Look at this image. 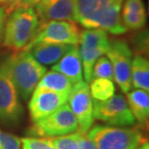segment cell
I'll return each mask as SVG.
<instances>
[{
  "instance_id": "1",
  "label": "cell",
  "mask_w": 149,
  "mask_h": 149,
  "mask_svg": "<svg viewBox=\"0 0 149 149\" xmlns=\"http://www.w3.org/2000/svg\"><path fill=\"white\" fill-rule=\"evenodd\" d=\"M125 0H77L74 22L86 28H100L114 35L127 32L121 19Z\"/></svg>"
},
{
  "instance_id": "2",
  "label": "cell",
  "mask_w": 149,
  "mask_h": 149,
  "mask_svg": "<svg viewBox=\"0 0 149 149\" xmlns=\"http://www.w3.org/2000/svg\"><path fill=\"white\" fill-rule=\"evenodd\" d=\"M39 20L32 6H22L7 17L3 37V47L20 52L34 38Z\"/></svg>"
},
{
  "instance_id": "3",
  "label": "cell",
  "mask_w": 149,
  "mask_h": 149,
  "mask_svg": "<svg viewBox=\"0 0 149 149\" xmlns=\"http://www.w3.org/2000/svg\"><path fill=\"white\" fill-rule=\"evenodd\" d=\"M11 77L19 97L27 101L38 82L47 73V68L40 64L28 50H20L9 56Z\"/></svg>"
},
{
  "instance_id": "4",
  "label": "cell",
  "mask_w": 149,
  "mask_h": 149,
  "mask_svg": "<svg viewBox=\"0 0 149 149\" xmlns=\"http://www.w3.org/2000/svg\"><path fill=\"white\" fill-rule=\"evenodd\" d=\"M87 135L97 149H134L146 141L139 128L96 125Z\"/></svg>"
},
{
  "instance_id": "5",
  "label": "cell",
  "mask_w": 149,
  "mask_h": 149,
  "mask_svg": "<svg viewBox=\"0 0 149 149\" xmlns=\"http://www.w3.org/2000/svg\"><path fill=\"white\" fill-rule=\"evenodd\" d=\"M23 107L11 77L8 58L0 62V122L5 126H16L22 121Z\"/></svg>"
},
{
  "instance_id": "6",
  "label": "cell",
  "mask_w": 149,
  "mask_h": 149,
  "mask_svg": "<svg viewBox=\"0 0 149 149\" xmlns=\"http://www.w3.org/2000/svg\"><path fill=\"white\" fill-rule=\"evenodd\" d=\"M79 124L68 103L52 114L33 122L28 129L30 136L52 139L77 132Z\"/></svg>"
},
{
  "instance_id": "7",
  "label": "cell",
  "mask_w": 149,
  "mask_h": 149,
  "mask_svg": "<svg viewBox=\"0 0 149 149\" xmlns=\"http://www.w3.org/2000/svg\"><path fill=\"white\" fill-rule=\"evenodd\" d=\"M93 116L108 126L131 127L136 122L123 95L114 94L106 101H93Z\"/></svg>"
},
{
  "instance_id": "8",
  "label": "cell",
  "mask_w": 149,
  "mask_h": 149,
  "mask_svg": "<svg viewBox=\"0 0 149 149\" xmlns=\"http://www.w3.org/2000/svg\"><path fill=\"white\" fill-rule=\"evenodd\" d=\"M79 35L80 30L74 22L66 20H52L39 24L34 38L25 47L36 44L77 46L79 42Z\"/></svg>"
},
{
  "instance_id": "9",
  "label": "cell",
  "mask_w": 149,
  "mask_h": 149,
  "mask_svg": "<svg viewBox=\"0 0 149 149\" xmlns=\"http://www.w3.org/2000/svg\"><path fill=\"white\" fill-rule=\"evenodd\" d=\"M67 102L79 124L77 132L87 134L95 121L93 116V100L89 91L88 83L81 80L74 84L68 95Z\"/></svg>"
},
{
  "instance_id": "10",
  "label": "cell",
  "mask_w": 149,
  "mask_h": 149,
  "mask_svg": "<svg viewBox=\"0 0 149 149\" xmlns=\"http://www.w3.org/2000/svg\"><path fill=\"white\" fill-rule=\"evenodd\" d=\"M106 54L111 63L113 79L124 93L130 92L132 88V83H131L132 50L129 45L124 41L114 40L109 43Z\"/></svg>"
},
{
  "instance_id": "11",
  "label": "cell",
  "mask_w": 149,
  "mask_h": 149,
  "mask_svg": "<svg viewBox=\"0 0 149 149\" xmlns=\"http://www.w3.org/2000/svg\"><path fill=\"white\" fill-rule=\"evenodd\" d=\"M68 95L45 89H34L28 104L31 120L36 122L56 111L67 103Z\"/></svg>"
},
{
  "instance_id": "12",
  "label": "cell",
  "mask_w": 149,
  "mask_h": 149,
  "mask_svg": "<svg viewBox=\"0 0 149 149\" xmlns=\"http://www.w3.org/2000/svg\"><path fill=\"white\" fill-rule=\"evenodd\" d=\"M77 0H38L33 8L38 17L39 24L52 20L74 22Z\"/></svg>"
},
{
  "instance_id": "13",
  "label": "cell",
  "mask_w": 149,
  "mask_h": 149,
  "mask_svg": "<svg viewBox=\"0 0 149 149\" xmlns=\"http://www.w3.org/2000/svg\"><path fill=\"white\" fill-rule=\"evenodd\" d=\"M52 71L58 72L65 76L74 84L81 81L82 74V64L79 56V47L74 46L69 52L63 55L57 63L52 67Z\"/></svg>"
},
{
  "instance_id": "14",
  "label": "cell",
  "mask_w": 149,
  "mask_h": 149,
  "mask_svg": "<svg viewBox=\"0 0 149 149\" xmlns=\"http://www.w3.org/2000/svg\"><path fill=\"white\" fill-rule=\"evenodd\" d=\"M73 47L59 44H36L25 47L24 50H28L39 63L46 66L57 63Z\"/></svg>"
},
{
  "instance_id": "15",
  "label": "cell",
  "mask_w": 149,
  "mask_h": 149,
  "mask_svg": "<svg viewBox=\"0 0 149 149\" xmlns=\"http://www.w3.org/2000/svg\"><path fill=\"white\" fill-rule=\"evenodd\" d=\"M121 19L127 30H141L143 28L146 23L143 0H125L121 9Z\"/></svg>"
},
{
  "instance_id": "16",
  "label": "cell",
  "mask_w": 149,
  "mask_h": 149,
  "mask_svg": "<svg viewBox=\"0 0 149 149\" xmlns=\"http://www.w3.org/2000/svg\"><path fill=\"white\" fill-rule=\"evenodd\" d=\"M127 104L136 122L146 124L149 117V94L141 89H135L127 93Z\"/></svg>"
},
{
  "instance_id": "17",
  "label": "cell",
  "mask_w": 149,
  "mask_h": 149,
  "mask_svg": "<svg viewBox=\"0 0 149 149\" xmlns=\"http://www.w3.org/2000/svg\"><path fill=\"white\" fill-rule=\"evenodd\" d=\"M132 87L149 91V63L142 55H136L131 64Z\"/></svg>"
},
{
  "instance_id": "18",
  "label": "cell",
  "mask_w": 149,
  "mask_h": 149,
  "mask_svg": "<svg viewBox=\"0 0 149 149\" xmlns=\"http://www.w3.org/2000/svg\"><path fill=\"white\" fill-rule=\"evenodd\" d=\"M72 87L73 83L66 77L52 70L44 74L35 89H45L57 93L69 94Z\"/></svg>"
},
{
  "instance_id": "19",
  "label": "cell",
  "mask_w": 149,
  "mask_h": 149,
  "mask_svg": "<svg viewBox=\"0 0 149 149\" xmlns=\"http://www.w3.org/2000/svg\"><path fill=\"white\" fill-rule=\"evenodd\" d=\"M79 47H100L108 50L109 41L107 31L100 28H87L80 32Z\"/></svg>"
},
{
  "instance_id": "20",
  "label": "cell",
  "mask_w": 149,
  "mask_h": 149,
  "mask_svg": "<svg viewBox=\"0 0 149 149\" xmlns=\"http://www.w3.org/2000/svg\"><path fill=\"white\" fill-rule=\"evenodd\" d=\"M91 97L96 101H106L114 95L115 86L112 80L107 79H93L89 85Z\"/></svg>"
},
{
  "instance_id": "21",
  "label": "cell",
  "mask_w": 149,
  "mask_h": 149,
  "mask_svg": "<svg viewBox=\"0 0 149 149\" xmlns=\"http://www.w3.org/2000/svg\"><path fill=\"white\" fill-rule=\"evenodd\" d=\"M81 136V133L76 132L49 139V141L55 149H79Z\"/></svg>"
},
{
  "instance_id": "22",
  "label": "cell",
  "mask_w": 149,
  "mask_h": 149,
  "mask_svg": "<svg viewBox=\"0 0 149 149\" xmlns=\"http://www.w3.org/2000/svg\"><path fill=\"white\" fill-rule=\"evenodd\" d=\"M107 79L113 80L112 66L108 57L101 56L95 62L92 69V79Z\"/></svg>"
},
{
  "instance_id": "23",
  "label": "cell",
  "mask_w": 149,
  "mask_h": 149,
  "mask_svg": "<svg viewBox=\"0 0 149 149\" xmlns=\"http://www.w3.org/2000/svg\"><path fill=\"white\" fill-rule=\"evenodd\" d=\"M22 149H55L49 139L27 136L22 139Z\"/></svg>"
},
{
  "instance_id": "24",
  "label": "cell",
  "mask_w": 149,
  "mask_h": 149,
  "mask_svg": "<svg viewBox=\"0 0 149 149\" xmlns=\"http://www.w3.org/2000/svg\"><path fill=\"white\" fill-rule=\"evenodd\" d=\"M0 149H22V139L0 130Z\"/></svg>"
},
{
  "instance_id": "25",
  "label": "cell",
  "mask_w": 149,
  "mask_h": 149,
  "mask_svg": "<svg viewBox=\"0 0 149 149\" xmlns=\"http://www.w3.org/2000/svg\"><path fill=\"white\" fill-rule=\"evenodd\" d=\"M134 47L136 55H141L148 52V32L142 30L139 32L134 39Z\"/></svg>"
},
{
  "instance_id": "26",
  "label": "cell",
  "mask_w": 149,
  "mask_h": 149,
  "mask_svg": "<svg viewBox=\"0 0 149 149\" xmlns=\"http://www.w3.org/2000/svg\"><path fill=\"white\" fill-rule=\"evenodd\" d=\"M0 6L4 8L7 15L24 5V0H0Z\"/></svg>"
},
{
  "instance_id": "27",
  "label": "cell",
  "mask_w": 149,
  "mask_h": 149,
  "mask_svg": "<svg viewBox=\"0 0 149 149\" xmlns=\"http://www.w3.org/2000/svg\"><path fill=\"white\" fill-rule=\"evenodd\" d=\"M79 149H97V147L87 134H82L81 139H80Z\"/></svg>"
},
{
  "instance_id": "28",
  "label": "cell",
  "mask_w": 149,
  "mask_h": 149,
  "mask_svg": "<svg viewBox=\"0 0 149 149\" xmlns=\"http://www.w3.org/2000/svg\"><path fill=\"white\" fill-rule=\"evenodd\" d=\"M8 15L4 10V8L0 6V45L2 44L3 37H4V29H5V23L7 19Z\"/></svg>"
},
{
  "instance_id": "29",
  "label": "cell",
  "mask_w": 149,
  "mask_h": 149,
  "mask_svg": "<svg viewBox=\"0 0 149 149\" xmlns=\"http://www.w3.org/2000/svg\"><path fill=\"white\" fill-rule=\"evenodd\" d=\"M134 149H149V142L148 141H144L143 142H141V144L138 145L136 148Z\"/></svg>"
},
{
  "instance_id": "30",
  "label": "cell",
  "mask_w": 149,
  "mask_h": 149,
  "mask_svg": "<svg viewBox=\"0 0 149 149\" xmlns=\"http://www.w3.org/2000/svg\"><path fill=\"white\" fill-rule=\"evenodd\" d=\"M36 0H24V5L25 6H32L33 7Z\"/></svg>"
},
{
  "instance_id": "31",
  "label": "cell",
  "mask_w": 149,
  "mask_h": 149,
  "mask_svg": "<svg viewBox=\"0 0 149 149\" xmlns=\"http://www.w3.org/2000/svg\"><path fill=\"white\" fill-rule=\"evenodd\" d=\"M37 1H38V0H36V2H37ZM36 2H35V3H36Z\"/></svg>"
}]
</instances>
